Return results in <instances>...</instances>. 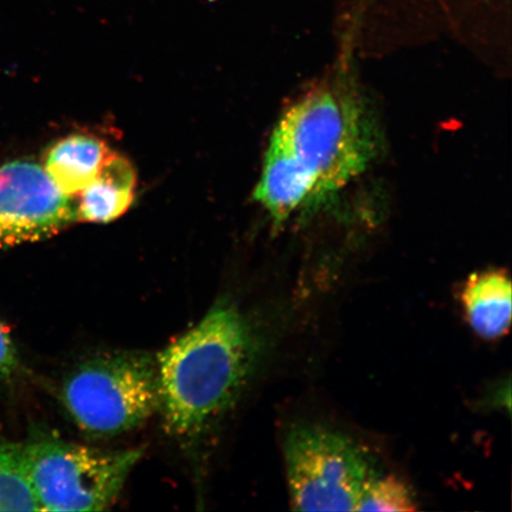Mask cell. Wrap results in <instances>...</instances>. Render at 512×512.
Instances as JSON below:
<instances>
[{"label": "cell", "instance_id": "6da1fadb", "mask_svg": "<svg viewBox=\"0 0 512 512\" xmlns=\"http://www.w3.org/2000/svg\"><path fill=\"white\" fill-rule=\"evenodd\" d=\"M259 339L245 313L221 298L157 358L159 409L166 433L195 440L236 400L258 361Z\"/></svg>", "mask_w": 512, "mask_h": 512}, {"label": "cell", "instance_id": "7a4b0ae2", "mask_svg": "<svg viewBox=\"0 0 512 512\" xmlns=\"http://www.w3.org/2000/svg\"><path fill=\"white\" fill-rule=\"evenodd\" d=\"M377 145L375 124L361 100L330 86L288 108L267 150L284 160L319 204L367 170Z\"/></svg>", "mask_w": 512, "mask_h": 512}, {"label": "cell", "instance_id": "3957f363", "mask_svg": "<svg viewBox=\"0 0 512 512\" xmlns=\"http://www.w3.org/2000/svg\"><path fill=\"white\" fill-rule=\"evenodd\" d=\"M61 400L74 424L91 437L136 430L159 409L157 358L143 352L89 358L67 375Z\"/></svg>", "mask_w": 512, "mask_h": 512}, {"label": "cell", "instance_id": "277c9868", "mask_svg": "<svg viewBox=\"0 0 512 512\" xmlns=\"http://www.w3.org/2000/svg\"><path fill=\"white\" fill-rule=\"evenodd\" d=\"M41 511H102L117 501L140 450L104 451L37 432L24 444Z\"/></svg>", "mask_w": 512, "mask_h": 512}, {"label": "cell", "instance_id": "5b68a950", "mask_svg": "<svg viewBox=\"0 0 512 512\" xmlns=\"http://www.w3.org/2000/svg\"><path fill=\"white\" fill-rule=\"evenodd\" d=\"M288 490L299 511H356L364 489L377 476L355 441L329 428H292L285 440Z\"/></svg>", "mask_w": 512, "mask_h": 512}, {"label": "cell", "instance_id": "8992f818", "mask_svg": "<svg viewBox=\"0 0 512 512\" xmlns=\"http://www.w3.org/2000/svg\"><path fill=\"white\" fill-rule=\"evenodd\" d=\"M78 221L76 201L41 165L17 160L0 166V249L59 234Z\"/></svg>", "mask_w": 512, "mask_h": 512}, {"label": "cell", "instance_id": "52a82bcc", "mask_svg": "<svg viewBox=\"0 0 512 512\" xmlns=\"http://www.w3.org/2000/svg\"><path fill=\"white\" fill-rule=\"evenodd\" d=\"M512 292L509 275L491 270L471 275L460 291L467 323L486 341L508 334Z\"/></svg>", "mask_w": 512, "mask_h": 512}, {"label": "cell", "instance_id": "ba28073f", "mask_svg": "<svg viewBox=\"0 0 512 512\" xmlns=\"http://www.w3.org/2000/svg\"><path fill=\"white\" fill-rule=\"evenodd\" d=\"M136 185L133 165L126 158L111 153L99 175L79 194L78 221L107 223L119 219L133 203Z\"/></svg>", "mask_w": 512, "mask_h": 512}, {"label": "cell", "instance_id": "9c48e42d", "mask_svg": "<svg viewBox=\"0 0 512 512\" xmlns=\"http://www.w3.org/2000/svg\"><path fill=\"white\" fill-rule=\"evenodd\" d=\"M111 153L101 140L76 134L50 147L44 170L63 194L79 195L99 175Z\"/></svg>", "mask_w": 512, "mask_h": 512}, {"label": "cell", "instance_id": "30bf717a", "mask_svg": "<svg viewBox=\"0 0 512 512\" xmlns=\"http://www.w3.org/2000/svg\"><path fill=\"white\" fill-rule=\"evenodd\" d=\"M0 511H41L24 445L0 441Z\"/></svg>", "mask_w": 512, "mask_h": 512}, {"label": "cell", "instance_id": "8fae6325", "mask_svg": "<svg viewBox=\"0 0 512 512\" xmlns=\"http://www.w3.org/2000/svg\"><path fill=\"white\" fill-rule=\"evenodd\" d=\"M416 502L408 486L395 476L371 479L356 511H414Z\"/></svg>", "mask_w": 512, "mask_h": 512}, {"label": "cell", "instance_id": "7c38bea8", "mask_svg": "<svg viewBox=\"0 0 512 512\" xmlns=\"http://www.w3.org/2000/svg\"><path fill=\"white\" fill-rule=\"evenodd\" d=\"M18 356L9 330L0 322V386L8 382L18 369Z\"/></svg>", "mask_w": 512, "mask_h": 512}]
</instances>
